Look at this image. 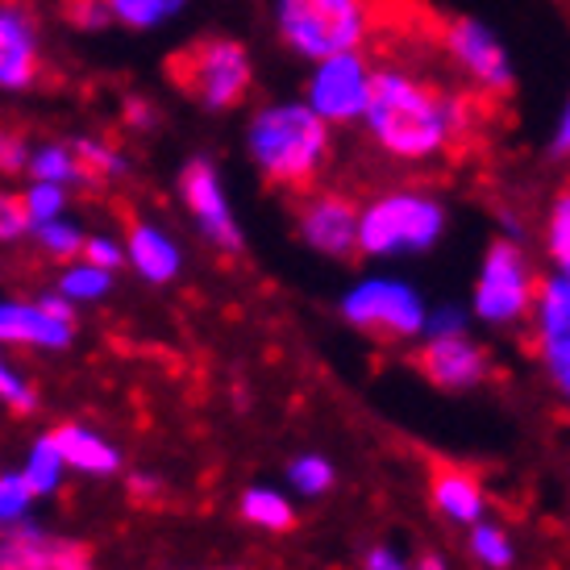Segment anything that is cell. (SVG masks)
Listing matches in <instances>:
<instances>
[{"label":"cell","mask_w":570,"mask_h":570,"mask_svg":"<svg viewBox=\"0 0 570 570\" xmlns=\"http://www.w3.org/2000/svg\"><path fill=\"white\" fill-rule=\"evenodd\" d=\"M363 129L387 159L433 163L450 155L466 134V105L442 83L421 80L404 67H375Z\"/></svg>","instance_id":"6da1fadb"},{"label":"cell","mask_w":570,"mask_h":570,"mask_svg":"<svg viewBox=\"0 0 570 570\" xmlns=\"http://www.w3.org/2000/svg\"><path fill=\"white\" fill-rule=\"evenodd\" d=\"M333 126H325L304 100H275L250 117L246 155L271 188L304 191L330 167Z\"/></svg>","instance_id":"7a4b0ae2"},{"label":"cell","mask_w":570,"mask_h":570,"mask_svg":"<svg viewBox=\"0 0 570 570\" xmlns=\"http://www.w3.org/2000/svg\"><path fill=\"white\" fill-rule=\"evenodd\" d=\"M275 30L308 63L342 50L371 55V42L392 30V0H275Z\"/></svg>","instance_id":"3957f363"},{"label":"cell","mask_w":570,"mask_h":570,"mask_svg":"<svg viewBox=\"0 0 570 570\" xmlns=\"http://www.w3.org/2000/svg\"><path fill=\"white\" fill-rule=\"evenodd\" d=\"M442 196L425 188H387L358 205V254L363 258H404L425 254L445 238Z\"/></svg>","instance_id":"277c9868"},{"label":"cell","mask_w":570,"mask_h":570,"mask_svg":"<svg viewBox=\"0 0 570 570\" xmlns=\"http://www.w3.org/2000/svg\"><path fill=\"white\" fill-rule=\"evenodd\" d=\"M167 76L205 112L238 109L254 88L250 50L234 38H196L167 59Z\"/></svg>","instance_id":"5b68a950"},{"label":"cell","mask_w":570,"mask_h":570,"mask_svg":"<svg viewBox=\"0 0 570 570\" xmlns=\"http://www.w3.org/2000/svg\"><path fill=\"white\" fill-rule=\"evenodd\" d=\"M533 296H538V275H533L524 246L517 238H495L479 263L471 317L491 330H512L529 317Z\"/></svg>","instance_id":"8992f818"},{"label":"cell","mask_w":570,"mask_h":570,"mask_svg":"<svg viewBox=\"0 0 570 570\" xmlns=\"http://www.w3.org/2000/svg\"><path fill=\"white\" fill-rule=\"evenodd\" d=\"M346 325L358 333H375L387 342H416L425 333V296L396 275H366L346 287L337 304Z\"/></svg>","instance_id":"52a82bcc"},{"label":"cell","mask_w":570,"mask_h":570,"mask_svg":"<svg viewBox=\"0 0 570 570\" xmlns=\"http://www.w3.org/2000/svg\"><path fill=\"white\" fill-rule=\"evenodd\" d=\"M375 63L366 50H342L313 63V76L304 80V105L317 112L325 126H358L371 96Z\"/></svg>","instance_id":"ba28073f"},{"label":"cell","mask_w":570,"mask_h":570,"mask_svg":"<svg viewBox=\"0 0 570 570\" xmlns=\"http://www.w3.org/2000/svg\"><path fill=\"white\" fill-rule=\"evenodd\" d=\"M442 47L450 55V63L459 67L483 96H512L517 67H512L504 42L495 38L491 26H483L475 17H450L442 26Z\"/></svg>","instance_id":"9c48e42d"},{"label":"cell","mask_w":570,"mask_h":570,"mask_svg":"<svg viewBox=\"0 0 570 570\" xmlns=\"http://www.w3.org/2000/svg\"><path fill=\"white\" fill-rule=\"evenodd\" d=\"M179 200H184L191 225L200 229V238H205L208 246H217V250H225V254L242 250L246 238H242L238 213L229 205L222 171H217V163L208 159V155H196V159L184 163V171H179Z\"/></svg>","instance_id":"30bf717a"},{"label":"cell","mask_w":570,"mask_h":570,"mask_svg":"<svg viewBox=\"0 0 570 570\" xmlns=\"http://www.w3.org/2000/svg\"><path fill=\"white\" fill-rule=\"evenodd\" d=\"M296 234L321 258L350 263L358 254V200L346 191H308L296 208Z\"/></svg>","instance_id":"8fae6325"},{"label":"cell","mask_w":570,"mask_h":570,"mask_svg":"<svg viewBox=\"0 0 570 570\" xmlns=\"http://www.w3.org/2000/svg\"><path fill=\"white\" fill-rule=\"evenodd\" d=\"M529 317H533V346L546 366V380L570 404V279L562 275L541 279Z\"/></svg>","instance_id":"7c38bea8"},{"label":"cell","mask_w":570,"mask_h":570,"mask_svg":"<svg viewBox=\"0 0 570 570\" xmlns=\"http://www.w3.org/2000/svg\"><path fill=\"white\" fill-rule=\"evenodd\" d=\"M416 366L442 392H471V387H479V383L488 380V350L479 346L471 333L421 337Z\"/></svg>","instance_id":"4fadbf2b"},{"label":"cell","mask_w":570,"mask_h":570,"mask_svg":"<svg viewBox=\"0 0 570 570\" xmlns=\"http://www.w3.org/2000/svg\"><path fill=\"white\" fill-rule=\"evenodd\" d=\"M42 71L38 17L21 0H0V92H26Z\"/></svg>","instance_id":"5bb4252c"},{"label":"cell","mask_w":570,"mask_h":570,"mask_svg":"<svg viewBox=\"0 0 570 570\" xmlns=\"http://www.w3.org/2000/svg\"><path fill=\"white\" fill-rule=\"evenodd\" d=\"M76 342V325L42 313L38 301H0V346L26 350H67Z\"/></svg>","instance_id":"9a60e30c"},{"label":"cell","mask_w":570,"mask_h":570,"mask_svg":"<svg viewBox=\"0 0 570 570\" xmlns=\"http://www.w3.org/2000/svg\"><path fill=\"white\" fill-rule=\"evenodd\" d=\"M429 500L442 512L450 524H462L471 529L475 521L488 517V495H483V483H479L471 471L462 466H450V462H438L429 471Z\"/></svg>","instance_id":"2e32d148"},{"label":"cell","mask_w":570,"mask_h":570,"mask_svg":"<svg viewBox=\"0 0 570 570\" xmlns=\"http://www.w3.org/2000/svg\"><path fill=\"white\" fill-rule=\"evenodd\" d=\"M126 263L146 284H175L179 271H184V250L179 242L155 222H134L129 225V238H126Z\"/></svg>","instance_id":"e0dca14e"},{"label":"cell","mask_w":570,"mask_h":570,"mask_svg":"<svg viewBox=\"0 0 570 570\" xmlns=\"http://www.w3.org/2000/svg\"><path fill=\"white\" fill-rule=\"evenodd\" d=\"M50 438L59 445L67 471H80V475H92V479H109L121 471V450L109 438H100L96 429L71 421V425L50 429Z\"/></svg>","instance_id":"ac0fdd59"},{"label":"cell","mask_w":570,"mask_h":570,"mask_svg":"<svg viewBox=\"0 0 570 570\" xmlns=\"http://www.w3.org/2000/svg\"><path fill=\"white\" fill-rule=\"evenodd\" d=\"M63 541L50 538L42 524L21 521L0 529V570H55Z\"/></svg>","instance_id":"d6986e66"},{"label":"cell","mask_w":570,"mask_h":570,"mask_svg":"<svg viewBox=\"0 0 570 570\" xmlns=\"http://www.w3.org/2000/svg\"><path fill=\"white\" fill-rule=\"evenodd\" d=\"M26 171H30V179H47V184H59V188H83V184H92L96 179V175L80 163L76 146H67V142L30 146Z\"/></svg>","instance_id":"ffe728a7"},{"label":"cell","mask_w":570,"mask_h":570,"mask_svg":"<svg viewBox=\"0 0 570 570\" xmlns=\"http://www.w3.org/2000/svg\"><path fill=\"white\" fill-rule=\"evenodd\" d=\"M238 512L242 521L263 529V533H287L296 524V504L279 488H267V483H254V488L242 491Z\"/></svg>","instance_id":"44dd1931"},{"label":"cell","mask_w":570,"mask_h":570,"mask_svg":"<svg viewBox=\"0 0 570 570\" xmlns=\"http://www.w3.org/2000/svg\"><path fill=\"white\" fill-rule=\"evenodd\" d=\"M21 475H26V483H30V491L38 495V500H47V495H55V491L63 488L67 462H63V454H59V445H55L50 433H42V438H33L30 442Z\"/></svg>","instance_id":"7402d4cb"},{"label":"cell","mask_w":570,"mask_h":570,"mask_svg":"<svg viewBox=\"0 0 570 570\" xmlns=\"http://www.w3.org/2000/svg\"><path fill=\"white\" fill-rule=\"evenodd\" d=\"M105 9H109L112 26L146 33L175 21V17L188 9V0H105Z\"/></svg>","instance_id":"603a6c76"},{"label":"cell","mask_w":570,"mask_h":570,"mask_svg":"<svg viewBox=\"0 0 570 570\" xmlns=\"http://www.w3.org/2000/svg\"><path fill=\"white\" fill-rule=\"evenodd\" d=\"M55 292H63L76 308H80V304H96L112 292V271L96 267V263H88V258H71V263L63 267V275H59Z\"/></svg>","instance_id":"cb8c5ba5"},{"label":"cell","mask_w":570,"mask_h":570,"mask_svg":"<svg viewBox=\"0 0 570 570\" xmlns=\"http://www.w3.org/2000/svg\"><path fill=\"white\" fill-rule=\"evenodd\" d=\"M466 550L483 570H512L517 567V546L504 533V524L495 521H475L471 524V538H466Z\"/></svg>","instance_id":"d4e9b609"},{"label":"cell","mask_w":570,"mask_h":570,"mask_svg":"<svg viewBox=\"0 0 570 570\" xmlns=\"http://www.w3.org/2000/svg\"><path fill=\"white\" fill-rule=\"evenodd\" d=\"M333 483H337V466H333V459L317 454V450L296 454V459L287 462V488L304 495V500H321L325 491H333Z\"/></svg>","instance_id":"484cf974"},{"label":"cell","mask_w":570,"mask_h":570,"mask_svg":"<svg viewBox=\"0 0 570 570\" xmlns=\"http://www.w3.org/2000/svg\"><path fill=\"white\" fill-rule=\"evenodd\" d=\"M546 250H550L554 275L570 279V184L558 188L554 205H550V217H546Z\"/></svg>","instance_id":"4316f807"},{"label":"cell","mask_w":570,"mask_h":570,"mask_svg":"<svg viewBox=\"0 0 570 570\" xmlns=\"http://www.w3.org/2000/svg\"><path fill=\"white\" fill-rule=\"evenodd\" d=\"M33 242H38V250L47 254V258H59V263H71V258H80L83 250V234L80 225L71 222V217H55V222H42L30 229Z\"/></svg>","instance_id":"83f0119b"},{"label":"cell","mask_w":570,"mask_h":570,"mask_svg":"<svg viewBox=\"0 0 570 570\" xmlns=\"http://www.w3.org/2000/svg\"><path fill=\"white\" fill-rule=\"evenodd\" d=\"M67 205H71V188H59L47 179H30V188L21 191V208H26L30 229L42 222H55V217H67Z\"/></svg>","instance_id":"f1b7e54d"},{"label":"cell","mask_w":570,"mask_h":570,"mask_svg":"<svg viewBox=\"0 0 570 570\" xmlns=\"http://www.w3.org/2000/svg\"><path fill=\"white\" fill-rule=\"evenodd\" d=\"M33 500L38 495L30 491L21 471H0V529H13V524L30 521Z\"/></svg>","instance_id":"f546056e"},{"label":"cell","mask_w":570,"mask_h":570,"mask_svg":"<svg viewBox=\"0 0 570 570\" xmlns=\"http://www.w3.org/2000/svg\"><path fill=\"white\" fill-rule=\"evenodd\" d=\"M71 146H76L80 163L92 175H105V179H121V175H129V159L121 155V150H117V146L92 142V138H76Z\"/></svg>","instance_id":"4dcf8cb0"},{"label":"cell","mask_w":570,"mask_h":570,"mask_svg":"<svg viewBox=\"0 0 570 570\" xmlns=\"http://www.w3.org/2000/svg\"><path fill=\"white\" fill-rule=\"evenodd\" d=\"M0 404L9 412H17V416H30L38 409V392H33L30 383H26V375L4 354H0Z\"/></svg>","instance_id":"1f68e13d"},{"label":"cell","mask_w":570,"mask_h":570,"mask_svg":"<svg viewBox=\"0 0 570 570\" xmlns=\"http://www.w3.org/2000/svg\"><path fill=\"white\" fill-rule=\"evenodd\" d=\"M63 17L67 26H76L80 33H96L105 30V26H112L105 0H63Z\"/></svg>","instance_id":"d6a6232c"},{"label":"cell","mask_w":570,"mask_h":570,"mask_svg":"<svg viewBox=\"0 0 570 570\" xmlns=\"http://www.w3.org/2000/svg\"><path fill=\"white\" fill-rule=\"evenodd\" d=\"M80 258H88V263H96V267H105V271H117V267H126V246L117 238H109V234H88Z\"/></svg>","instance_id":"836d02e7"},{"label":"cell","mask_w":570,"mask_h":570,"mask_svg":"<svg viewBox=\"0 0 570 570\" xmlns=\"http://www.w3.org/2000/svg\"><path fill=\"white\" fill-rule=\"evenodd\" d=\"M471 330V317L459 304H438L425 313V333L421 337H442V333H466Z\"/></svg>","instance_id":"e575fe53"},{"label":"cell","mask_w":570,"mask_h":570,"mask_svg":"<svg viewBox=\"0 0 570 570\" xmlns=\"http://www.w3.org/2000/svg\"><path fill=\"white\" fill-rule=\"evenodd\" d=\"M26 234H30V222H26L21 196L0 188V242H17V238H26Z\"/></svg>","instance_id":"d590c367"},{"label":"cell","mask_w":570,"mask_h":570,"mask_svg":"<svg viewBox=\"0 0 570 570\" xmlns=\"http://www.w3.org/2000/svg\"><path fill=\"white\" fill-rule=\"evenodd\" d=\"M26 163H30V142H26L21 134L0 129V171H4V175L26 171Z\"/></svg>","instance_id":"8d00e7d4"},{"label":"cell","mask_w":570,"mask_h":570,"mask_svg":"<svg viewBox=\"0 0 570 570\" xmlns=\"http://www.w3.org/2000/svg\"><path fill=\"white\" fill-rule=\"evenodd\" d=\"M550 159L570 163V96H567V109H562V117H558L554 134H550Z\"/></svg>","instance_id":"74e56055"},{"label":"cell","mask_w":570,"mask_h":570,"mask_svg":"<svg viewBox=\"0 0 570 570\" xmlns=\"http://www.w3.org/2000/svg\"><path fill=\"white\" fill-rule=\"evenodd\" d=\"M38 304H42V313H50L55 321H67V325H76V304L67 301L63 292H42V296H38Z\"/></svg>","instance_id":"f35d334b"},{"label":"cell","mask_w":570,"mask_h":570,"mask_svg":"<svg viewBox=\"0 0 570 570\" xmlns=\"http://www.w3.org/2000/svg\"><path fill=\"white\" fill-rule=\"evenodd\" d=\"M126 121H129V126H138V129H155V126H159V112L150 109L142 96H129V100H126Z\"/></svg>","instance_id":"ab89813d"},{"label":"cell","mask_w":570,"mask_h":570,"mask_svg":"<svg viewBox=\"0 0 570 570\" xmlns=\"http://www.w3.org/2000/svg\"><path fill=\"white\" fill-rule=\"evenodd\" d=\"M366 570H409V567H404V558L392 546H371L366 550Z\"/></svg>","instance_id":"60d3db41"},{"label":"cell","mask_w":570,"mask_h":570,"mask_svg":"<svg viewBox=\"0 0 570 570\" xmlns=\"http://www.w3.org/2000/svg\"><path fill=\"white\" fill-rule=\"evenodd\" d=\"M129 491L142 495V500H150V495H159L163 491V479L150 475V471H134V475H129Z\"/></svg>","instance_id":"b9f144b4"},{"label":"cell","mask_w":570,"mask_h":570,"mask_svg":"<svg viewBox=\"0 0 570 570\" xmlns=\"http://www.w3.org/2000/svg\"><path fill=\"white\" fill-rule=\"evenodd\" d=\"M55 570H92V567H88L83 550H76V546H67L63 541V550H59V567Z\"/></svg>","instance_id":"7bdbcfd3"},{"label":"cell","mask_w":570,"mask_h":570,"mask_svg":"<svg viewBox=\"0 0 570 570\" xmlns=\"http://www.w3.org/2000/svg\"><path fill=\"white\" fill-rule=\"evenodd\" d=\"M421 570H450V562L442 554H425L421 558Z\"/></svg>","instance_id":"ee69618b"}]
</instances>
